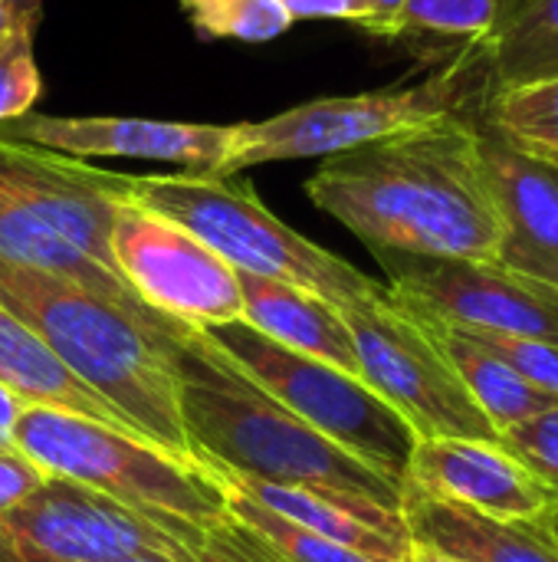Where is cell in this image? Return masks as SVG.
<instances>
[{
	"label": "cell",
	"instance_id": "obj_3",
	"mask_svg": "<svg viewBox=\"0 0 558 562\" xmlns=\"http://www.w3.org/2000/svg\"><path fill=\"white\" fill-rule=\"evenodd\" d=\"M171 359L181 422L204 464L210 461L243 477L319 487L401 510L405 484L378 474L270 398L201 329L191 326L174 339Z\"/></svg>",
	"mask_w": 558,
	"mask_h": 562
},
{
	"label": "cell",
	"instance_id": "obj_16",
	"mask_svg": "<svg viewBox=\"0 0 558 562\" xmlns=\"http://www.w3.org/2000/svg\"><path fill=\"white\" fill-rule=\"evenodd\" d=\"M207 468L237 494L250 497L253 504L280 514L283 520L332 540L352 553H362L378 562H408L411 553V537L405 527L401 510L382 507L365 497H349V494H332L319 487H296V484H270L257 477H243L237 471H227L220 464Z\"/></svg>",
	"mask_w": 558,
	"mask_h": 562
},
{
	"label": "cell",
	"instance_id": "obj_8",
	"mask_svg": "<svg viewBox=\"0 0 558 562\" xmlns=\"http://www.w3.org/2000/svg\"><path fill=\"white\" fill-rule=\"evenodd\" d=\"M355 352L362 382L388 402L418 438L497 441L493 425L467 395L447 356L428 326L385 286L368 300L339 306Z\"/></svg>",
	"mask_w": 558,
	"mask_h": 562
},
{
	"label": "cell",
	"instance_id": "obj_34",
	"mask_svg": "<svg viewBox=\"0 0 558 562\" xmlns=\"http://www.w3.org/2000/svg\"><path fill=\"white\" fill-rule=\"evenodd\" d=\"M7 7L13 10V16H16V20H23V23H36V20H39V7H43V0H7Z\"/></svg>",
	"mask_w": 558,
	"mask_h": 562
},
{
	"label": "cell",
	"instance_id": "obj_6",
	"mask_svg": "<svg viewBox=\"0 0 558 562\" xmlns=\"http://www.w3.org/2000/svg\"><path fill=\"white\" fill-rule=\"evenodd\" d=\"M483 95V66L477 56H467L437 66L428 79L411 86L312 99L263 122H240V138L224 175H240L243 168L270 161H326L358 145L451 119L480 122Z\"/></svg>",
	"mask_w": 558,
	"mask_h": 562
},
{
	"label": "cell",
	"instance_id": "obj_11",
	"mask_svg": "<svg viewBox=\"0 0 558 562\" xmlns=\"http://www.w3.org/2000/svg\"><path fill=\"white\" fill-rule=\"evenodd\" d=\"M194 550L204 547H191L155 520L62 477L0 514V562H118Z\"/></svg>",
	"mask_w": 558,
	"mask_h": 562
},
{
	"label": "cell",
	"instance_id": "obj_32",
	"mask_svg": "<svg viewBox=\"0 0 558 562\" xmlns=\"http://www.w3.org/2000/svg\"><path fill=\"white\" fill-rule=\"evenodd\" d=\"M293 23L299 20H345L355 26V0H280Z\"/></svg>",
	"mask_w": 558,
	"mask_h": 562
},
{
	"label": "cell",
	"instance_id": "obj_12",
	"mask_svg": "<svg viewBox=\"0 0 558 562\" xmlns=\"http://www.w3.org/2000/svg\"><path fill=\"white\" fill-rule=\"evenodd\" d=\"M0 135L72 158H141L168 161L197 175H224L240 125L171 122L141 115H43L26 112Z\"/></svg>",
	"mask_w": 558,
	"mask_h": 562
},
{
	"label": "cell",
	"instance_id": "obj_20",
	"mask_svg": "<svg viewBox=\"0 0 558 562\" xmlns=\"http://www.w3.org/2000/svg\"><path fill=\"white\" fill-rule=\"evenodd\" d=\"M0 270H33V273L62 277V280H72V283L151 319V323H174V319L148 310L118 273L99 267L82 250L66 244L56 231H49L43 221H36L7 191H0Z\"/></svg>",
	"mask_w": 558,
	"mask_h": 562
},
{
	"label": "cell",
	"instance_id": "obj_9",
	"mask_svg": "<svg viewBox=\"0 0 558 562\" xmlns=\"http://www.w3.org/2000/svg\"><path fill=\"white\" fill-rule=\"evenodd\" d=\"M388 290L408 310L464 333H510L558 342V290L497 260L375 254Z\"/></svg>",
	"mask_w": 558,
	"mask_h": 562
},
{
	"label": "cell",
	"instance_id": "obj_23",
	"mask_svg": "<svg viewBox=\"0 0 558 562\" xmlns=\"http://www.w3.org/2000/svg\"><path fill=\"white\" fill-rule=\"evenodd\" d=\"M480 132L558 171V76L490 89L480 105Z\"/></svg>",
	"mask_w": 558,
	"mask_h": 562
},
{
	"label": "cell",
	"instance_id": "obj_38",
	"mask_svg": "<svg viewBox=\"0 0 558 562\" xmlns=\"http://www.w3.org/2000/svg\"><path fill=\"white\" fill-rule=\"evenodd\" d=\"M546 524H549L553 537H556V540H558V504H556V507H553V510H549V514H546Z\"/></svg>",
	"mask_w": 558,
	"mask_h": 562
},
{
	"label": "cell",
	"instance_id": "obj_5",
	"mask_svg": "<svg viewBox=\"0 0 558 562\" xmlns=\"http://www.w3.org/2000/svg\"><path fill=\"white\" fill-rule=\"evenodd\" d=\"M122 201L174 221L237 273L280 280L335 306L368 300L385 286L283 224L237 175H122Z\"/></svg>",
	"mask_w": 558,
	"mask_h": 562
},
{
	"label": "cell",
	"instance_id": "obj_37",
	"mask_svg": "<svg viewBox=\"0 0 558 562\" xmlns=\"http://www.w3.org/2000/svg\"><path fill=\"white\" fill-rule=\"evenodd\" d=\"M16 26H23V20H16V16H13V10L7 7V0H0V40H3V36H10ZM30 26H36V23H30Z\"/></svg>",
	"mask_w": 558,
	"mask_h": 562
},
{
	"label": "cell",
	"instance_id": "obj_22",
	"mask_svg": "<svg viewBox=\"0 0 558 562\" xmlns=\"http://www.w3.org/2000/svg\"><path fill=\"white\" fill-rule=\"evenodd\" d=\"M414 316L428 326L431 339L447 356V362L454 366V372L464 382L467 395L474 398V405L483 412V418L493 425L497 435L506 431L510 425H516V422H523V418H529V415H536V412H543V408H549V405L558 402L556 395L529 385L520 372H513L503 359H497L474 336H467V333H460L454 326H444L437 319H428L421 313H414Z\"/></svg>",
	"mask_w": 558,
	"mask_h": 562
},
{
	"label": "cell",
	"instance_id": "obj_31",
	"mask_svg": "<svg viewBox=\"0 0 558 562\" xmlns=\"http://www.w3.org/2000/svg\"><path fill=\"white\" fill-rule=\"evenodd\" d=\"M405 3L408 0H355V26L385 40H395Z\"/></svg>",
	"mask_w": 558,
	"mask_h": 562
},
{
	"label": "cell",
	"instance_id": "obj_2",
	"mask_svg": "<svg viewBox=\"0 0 558 562\" xmlns=\"http://www.w3.org/2000/svg\"><path fill=\"white\" fill-rule=\"evenodd\" d=\"M0 306L26 323L82 385L122 412L151 445L201 461L181 422L171 359L174 339L191 326L151 323L72 280L33 270H0Z\"/></svg>",
	"mask_w": 558,
	"mask_h": 562
},
{
	"label": "cell",
	"instance_id": "obj_29",
	"mask_svg": "<svg viewBox=\"0 0 558 562\" xmlns=\"http://www.w3.org/2000/svg\"><path fill=\"white\" fill-rule=\"evenodd\" d=\"M467 336H474L480 346H487L497 359H503L529 385L558 398V342L533 339V336H510V333H467Z\"/></svg>",
	"mask_w": 558,
	"mask_h": 562
},
{
	"label": "cell",
	"instance_id": "obj_18",
	"mask_svg": "<svg viewBox=\"0 0 558 562\" xmlns=\"http://www.w3.org/2000/svg\"><path fill=\"white\" fill-rule=\"evenodd\" d=\"M240 293H243V323L257 329L260 336L312 356L319 362H329L349 375H358V352L352 342V333L339 313L335 303L306 293L299 286L253 277V273H237ZM362 379V375H358Z\"/></svg>",
	"mask_w": 558,
	"mask_h": 562
},
{
	"label": "cell",
	"instance_id": "obj_26",
	"mask_svg": "<svg viewBox=\"0 0 558 562\" xmlns=\"http://www.w3.org/2000/svg\"><path fill=\"white\" fill-rule=\"evenodd\" d=\"M214 477H217V474H214ZM217 481H220V477H217ZM220 484H224V481H220ZM224 497H227V510H230L240 524H247L253 533H260V537L280 553V560L283 562H378L362 557V553H352V550H345V547H339V543H332V540H322V537H316V533H309V530H303V527H296V524H289V520H283L280 514H273V510L253 504L250 497L237 494V491L227 487V484H224Z\"/></svg>",
	"mask_w": 558,
	"mask_h": 562
},
{
	"label": "cell",
	"instance_id": "obj_28",
	"mask_svg": "<svg viewBox=\"0 0 558 562\" xmlns=\"http://www.w3.org/2000/svg\"><path fill=\"white\" fill-rule=\"evenodd\" d=\"M39 92H43V79L33 56V26L23 23L0 40V128L33 112Z\"/></svg>",
	"mask_w": 558,
	"mask_h": 562
},
{
	"label": "cell",
	"instance_id": "obj_19",
	"mask_svg": "<svg viewBox=\"0 0 558 562\" xmlns=\"http://www.w3.org/2000/svg\"><path fill=\"white\" fill-rule=\"evenodd\" d=\"M0 385L10 389L23 405H39V408L79 415V418L128 431L135 438H145L122 412H115L105 398H99L89 385H82L56 359V352L26 323H20L3 306H0Z\"/></svg>",
	"mask_w": 558,
	"mask_h": 562
},
{
	"label": "cell",
	"instance_id": "obj_21",
	"mask_svg": "<svg viewBox=\"0 0 558 562\" xmlns=\"http://www.w3.org/2000/svg\"><path fill=\"white\" fill-rule=\"evenodd\" d=\"M490 89L558 76V0H503L477 49Z\"/></svg>",
	"mask_w": 558,
	"mask_h": 562
},
{
	"label": "cell",
	"instance_id": "obj_15",
	"mask_svg": "<svg viewBox=\"0 0 558 562\" xmlns=\"http://www.w3.org/2000/svg\"><path fill=\"white\" fill-rule=\"evenodd\" d=\"M480 161L500 217L497 263L558 290V171L483 132Z\"/></svg>",
	"mask_w": 558,
	"mask_h": 562
},
{
	"label": "cell",
	"instance_id": "obj_24",
	"mask_svg": "<svg viewBox=\"0 0 558 562\" xmlns=\"http://www.w3.org/2000/svg\"><path fill=\"white\" fill-rule=\"evenodd\" d=\"M503 0H408L395 40L414 46L434 66L477 56Z\"/></svg>",
	"mask_w": 558,
	"mask_h": 562
},
{
	"label": "cell",
	"instance_id": "obj_10",
	"mask_svg": "<svg viewBox=\"0 0 558 562\" xmlns=\"http://www.w3.org/2000/svg\"><path fill=\"white\" fill-rule=\"evenodd\" d=\"M109 247L115 270L148 310L194 329L243 316L237 270L174 221L138 204H122Z\"/></svg>",
	"mask_w": 558,
	"mask_h": 562
},
{
	"label": "cell",
	"instance_id": "obj_14",
	"mask_svg": "<svg viewBox=\"0 0 558 562\" xmlns=\"http://www.w3.org/2000/svg\"><path fill=\"white\" fill-rule=\"evenodd\" d=\"M405 484L503 520H539L558 504L500 441L418 438Z\"/></svg>",
	"mask_w": 558,
	"mask_h": 562
},
{
	"label": "cell",
	"instance_id": "obj_30",
	"mask_svg": "<svg viewBox=\"0 0 558 562\" xmlns=\"http://www.w3.org/2000/svg\"><path fill=\"white\" fill-rule=\"evenodd\" d=\"M46 481H53L43 468H36L20 451H0V514L26 501L33 491H39Z\"/></svg>",
	"mask_w": 558,
	"mask_h": 562
},
{
	"label": "cell",
	"instance_id": "obj_27",
	"mask_svg": "<svg viewBox=\"0 0 558 562\" xmlns=\"http://www.w3.org/2000/svg\"><path fill=\"white\" fill-rule=\"evenodd\" d=\"M500 448L558 501V402L497 435Z\"/></svg>",
	"mask_w": 558,
	"mask_h": 562
},
{
	"label": "cell",
	"instance_id": "obj_13",
	"mask_svg": "<svg viewBox=\"0 0 558 562\" xmlns=\"http://www.w3.org/2000/svg\"><path fill=\"white\" fill-rule=\"evenodd\" d=\"M0 191L89 260L118 273L109 247L115 211L125 204L118 171L0 135Z\"/></svg>",
	"mask_w": 558,
	"mask_h": 562
},
{
	"label": "cell",
	"instance_id": "obj_1",
	"mask_svg": "<svg viewBox=\"0 0 558 562\" xmlns=\"http://www.w3.org/2000/svg\"><path fill=\"white\" fill-rule=\"evenodd\" d=\"M306 194L372 254L497 260L500 250V217L474 119L411 128L332 155L306 181Z\"/></svg>",
	"mask_w": 558,
	"mask_h": 562
},
{
	"label": "cell",
	"instance_id": "obj_35",
	"mask_svg": "<svg viewBox=\"0 0 558 562\" xmlns=\"http://www.w3.org/2000/svg\"><path fill=\"white\" fill-rule=\"evenodd\" d=\"M408 562H457V560H451L447 553H441V550H434V547H424V543H411Z\"/></svg>",
	"mask_w": 558,
	"mask_h": 562
},
{
	"label": "cell",
	"instance_id": "obj_36",
	"mask_svg": "<svg viewBox=\"0 0 558 562\" xmlns=\"http://www.w3.org/2000/svg\"><path fill=\"white\" fill-rule=\"evenodd\" d=\"M201 550H194V553H187V557H161V553H141V557H128V560H118V562H201L197 557Z\"/></svg>",
	"mask_w": 558,
	"mask_h": 562
},
{
	"label": "cell",
	"instance_id": "obj_33",
	"mask_svg": "<svg viewBox=\"0 0 558 562\" xmlns=\"http://www.w3.org/2000/svg\"><path fill=\"white\" fill-rule=\"evenodd\" d=\"M20 412H23V402L10 389L0 385V451H16V445H13V425H16Z\"/></svg>",
	"mask_w": 558,
	"mask_h": 562
},
{
	"label": "cell",
	"instance_id": "obj_17",
	"mask_svg": "<svg viewBox=\"0 0 558 562\" xmlns=\"http://www.w3.org/2000/svg\"><path fill=\"white\" fill-rule=\"evenodd\" d=\"M401 517L411 543L434 547L457 562H558V540L546 517L503 520L401 487Z\"/></svg>",
	"mask_w": 558,
	"mask_h": 562
},
{
	"label": "cell",
	"instance_id": "obj_7",
	"mask_svg": "<svg viewBox=\"0 0 558 562\" xmlns=\"http://www.w3.org/2000/svg\"><path fill=\"white\" fill-rule=\"evenodd\" d=\"M201 333L253 385H260L270 398L289 408L309 428H316L319 435H326L378 474L405 484L418 435L358 375H349L312 356L293 352L260 336L243 319L207 326Z\"/></svg>",
	"mask_w": 558,
	"mask_h": 562
},
{
	"label": "cell",
	"instance_id": "obj_25",
	"mask_svg": "<svg viewBox=\"0 0 558 562\" xmlns=\"http://www.w3.org/2000/svg\"><path fill=\"white\" fill-rule=\"evenodd\" d=\"M181 10L204 40L266 43L293 26L280 0H181Z\"/></svg>",
	"mask_w": 558,
	"mask_h": 562
},
{
	"label": "cell",
	"instance_id": "obj_4",
	"mask_svg": "<svg viewBox=\"0 0 558 562\" xmlns=\"http://www.w3.org/2000/svg\"><path fill=\"white\" fill-rule=\"evenodd\" d=\"M13 445L49 477L82 484L191 547H207L214 537L210 524L227 514L224 484L207 464L184 461L145 438L79 415L23 405Z\"/></svg>",
	"mask_w": 558,
	"mask_h": 562
}]
</instances>
